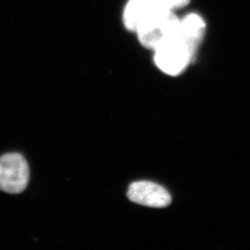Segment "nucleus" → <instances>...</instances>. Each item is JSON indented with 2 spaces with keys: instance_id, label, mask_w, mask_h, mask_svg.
<instances>
[{
  "instance_id": "nucleus-2",
  "label": "nucleus",
  "mask_w": 250,
  "mask_h": 250,
  "mask_svg": "<svg viewBox=\"0 0 250 250\" xmlns=\"http://www.w3.org/2000/svg\"><path fill=\"white\" fill-rule=\"evenodd\" d=\"M155 62L161 71L171 76L184 72L195 55L178 32L155 50Z\"/></svg>"
},
{
  "instance_id": "nucleus-3",
  "label": "nucleus",
  "mask_w": 250,
  "mask_h": 250,
  "mask_svg": "<svg viewBox=\"0 0 250 250\" xmlns=\"http://www.w3.org/2000/svg\"><path fill=\"white\" fill-rule=\"evenodd\" d=\"M30 177L29 166L19 153L5 154L0 158V189L9 194L21 193Z\"/></svg>"
},
{
  "instance_id": "nucleus-4",
  "label": "nucleus",
  "mask_w": 250,
  "mask_h": 250,
  "mask_svg": "<svg viewBox=\"0 0 250 250\" xmlns=\"http://www.w3.org/2000/svg\"><path fill=\"white\" fill-rule=\"evenodd\" d=\"M189 0H130L124 12V22L128 30L136 27L153 13L180 9L188 5Z\"/></svg>"
},
{
  "instance_id": "nucleus-5",
  "label": "nucleus",
  "mask_w": 250,
  "mask_h": 250,
  "mask_svg": "<svg viewBox=\"0 0 250 250\" xmlns=\"http://www.w3.org/2000/svg\"><path fill=\"white\" fill-rule=\"evenodd\" d=\"M127 196L134 203L150 208H165L171 202L170 193L165 188L148 181L133 183Z\"/></svg>"
},
{
  "instance_id": "nucleus-6",
  "label": "nucleus",
  "mask_w": 250,
  "mask_h": 250,
  "mask_svg": "<svg viewBox=\"0 0 250 250\" xmlns=\"http://www.w3.org/2000/svg\"><path fill=\"white\" fill-rule=\"evenodd\" d=\"M204 20L197 14H190L180 21L178 34L189 45L191 50L196 54L205 34Z\"/></svg>"
},
{
  "instance_id": "nucleus-1",
  "label": "nucleus",
  "mask_w": 250,
  "mask_h": 250,
  "mask_svg": "<svg viewBox=\"0 0 250 250\" xmlns=\"http://www.w3.org/2000/svg\"><path fill=\"white\" fill-rule=\"evenodd\" d=\"M180 20L173 11L164 10L144 19L135 29L139 42L146 48L155 50L178 32Z\"/></svg>"
}]
</instances>
